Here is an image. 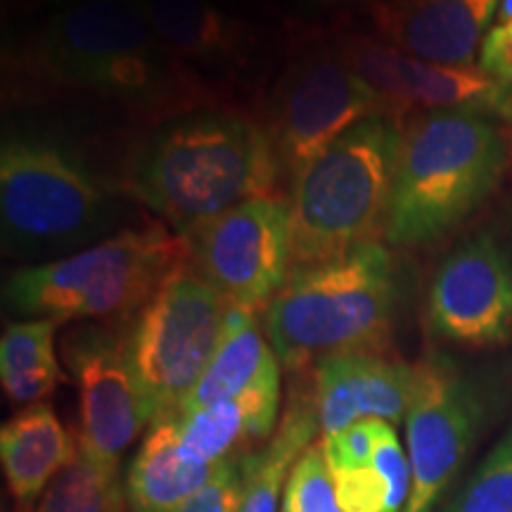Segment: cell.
<instances>
[{
	"instance_id": "6da1fadb",
	"label": "cell",
	"mask_w": 512,
	"mask_h": 512,
	"mask_svg": "<svg viewBox=\"0 0 512 512\" xmlns=\"http://www.w3.org/2000/svg\"><path fill=\"white\" fill-rule=\"evenodd\" d=\"M10 86L24 98L88 95L152 121L211 110L214 95L171 53L140 0H76L12 57Z\"/></svg>"
},
{
	"instance_id": "7a4b0ae2",
	"label": "cell",
	"mask_w": 512,
	"mask_h": 512,
	"mask_svg": "<svg viewBox=\"0 0 512 512\" xmlns=\"http://www.w3.org/2000/svg\"><path fill=\"white\" fill-rule=\"evenodd\" d=\"M280 178L266 126L211 107L150 133L131 164L128 192L185 238L242 202L275 197Z\"/></svg>"
},
{
	"instance_id": "3957f363",
	"label": "cell",
	"mask_w": 512,
	"mask_h": 512,
	"mask_svg": "<svg viewBox=\"0 0 512 512\" xmlns=\"http://www.w3.org/2000/svg\"><path fill=\"white\" fill-rule=\"evenodd\" d=\"M512 145L496 119L475 110H432L403 128L382 238L434 245L494 195Z\"/></svg>"
},
{
	"instance_id": "277c9868",
	"label": "cell",
	"mask_w": 512,
	"mask_h": 512,
	"mask_svg": "<svg viewBox=\"0 0 512 512\" xmlns=\"http://www.w3.org/2000/svg\"><path fill=\"white\" fill-rule=\"evenodd\" d=\"M396 309L394 259L370 242L330 264L290 271L261 323L280 363L299 373L337 354L387 356Z\"/></svg>"
},
{
	"instance_id": "5b68a950",
	"label": "cell",
	"mask_w": 512,
	"mask_h": 512,
	"mask_svg": "<svg viewBox=\"0 0 512 512\" xmlns=\"http://www.w3.org/2000/svg\"><path fill=\"white\" fill-rule=\"evenodd\" d=\"M401 119L377 114L339 136L292 185L290 271L342 259L384 233Z\"/></svg>"
},
{
	"instance_id": "8992f818",
	"label": "cell",
	"mask_w": 512,
	"mask_h": 512,
	"mask_svg": "<svg viewBox=\"0 0 512 512\" xmlns=\"http://www.w3.org/2000/svg\"><path fill=\"white\" fill-rule=\"evenodd\" d=\"M188 259V240L164 221H150L62 259L19 268L5 283V302L17 313L60 323L128 320Z\"/></svg>"
},
{
	"instance_id": "52a82bcc",
	"label": "cell",
	"mask_w": 512,
	"mask_h": 512,
	"mask_svg": "<svg viewBox=\"0 0 512 512\" xmlns=\"http://www.w3.org/2000/svg\"><path fill=\"white\" fill-rule=\"evenodd\" d=\"M0 219L5 249L55 256L100 242L117 200L62 147L12 138L0 150Z\"/></svg>"
},
{
	"instance_id": "ba28073f",
	"label": "cell",
	"mask_w": 512,
	"mask_h": 512,
	"mask_svg": "<svg viewBox=\"0 0 512 512\" xmlns=\"http://www.w3.org/2000/svg\"><path fill=\"white\" fill-rule=\"evenodd\" d=\"M230 304L188 266L171 275L126 328L128 356L155 420H178L214 361Z\"/></svg>"
},
{
	"instance_id": "9c48e42d",
	"label": "cell",
	"mask_w": 512,
	"mask_h": 512,
	"mask_svg": "<svg viewBox=\"0 0 512 512\" xmlns=\"http://www.w3.org/2000/svg\"><path fill=\"white\" fill-rule=\"evenodd\" d=\"M377 114L396 117L389 102L351 72L337 50L299 60L275 88L271 124L266 126L280 174L294 185L339 136Z\"/></svg>"
},
{
	"instance_id": "30bf717a",
	"label": "cell",
	"mask_w": 512,
	"mask_h": 512,
	"mask_svg": "<svg viewBox=\"0 0 512 512\" xmlns=\"http://www.w3.org/2000/svg\"><path fill=\"white\" fill-rule=\"evenodd\" d=\"M188 268L230 306L266 311L290 275V204L259 197L185 235Z\"/></svg>"
},
{
	"instance_id": "8fae6325",
	"label": "cell",
	"mask_w": 512,
	"mask_h": 512,
	"mask_svg": "<svg viewBox=\"0 0 512 512\" xmlns=\"http://www.w3.org/2000/svg\"><path fill=\"white\" fill-rule=\"evenodd\" d=\"M486 420L479 384L444 356L415 363V387L406 415L413 486L403 512H434L470 458Z\"/></svg>"
},
{
	"instance_id": "7c38bea8",
	"label": "cell",
	"mask_w": 512,
	"mask_h": 512,
	"mask_svg": "<svg viewBox=\"0 0 512 512\" xmlns=\"http://www.w3.org/2000/svg\"><path fill=\"white\" fill-rule=\"evenodd\" d=\"M64 361L79 389V451L105 465L152 425L155 411L128 356L126 330H74L64 339Z\"/></svg>"
},
{
	"instance_id": "4fadbf2b",
	"label": "cell",
	"mask_w": 512,
	"mask_h": 512,
	"mask_svg": "<svg viewBox=\"0 0 512 512\" xmlns=\"http://www.w3.org/2000/svg\"><path fill=\"white\" fill-rule=\"evenodd\" d=\"M432 332L458 347H501L512 337V249L482 233L453 249L427 292Z\"/></svg>"
},
{
	"instance_id": "5bb4252c",
	"label": "cell",
	"mask_w": 512,
	"mask_h": 512,
	"mask_svg": "<svg viewBox=\"0 0 512 512\" xmlns=\"http://www.w3.org/2000/svg\"><path fill=\"white\" fill-rule=\"evenodd\" d=\"M351 72L370 83L392 112L475 110L501 121L508 81H496L479 67H448L420 60L373 36H347L335 48Z\"/></svg>"
},
{
	"instance_id": "9a60e30c",
	"label": "cell",
	"mask_w": 512,
	"mask_h": 512,
	"mask_svg": "<svg viewBox=\"0 0 512 512\" xmlns=\"http://www.w3.org/2000/svg\"><path fill=\"white\" fill-rule=\"evenodd\" d=\"M503 0H375L377 36L420 60L475 67Z\"/></svg>"
},
{
	"instance_id": "2e32d148",
	"label": "cell",
	"mask_w": 512,
	"mask_h": 512,
	"mask_svg": "<svg viewBox=\"0 0 512 512\" xmlns=\"http://www.w3.org/2000/svg\"><path fill=\"white\" fill-rule=\"evenodd\" d=\"M415 387V363L382 354H337L313 366L320 434L347 430L358 420H406Z\"/></svg>"
},
{
	"instance_id": "e0dca14e",
	"label": "cell",
	"mask_w": 512,
	"mask_h": 512,
	"mask_svg": "<svg viewBox=\"0 0 512 512\" xmlns=\"http://www.w3.org/2000/svg\"><path fill=\"white\" fill-rule=\"evenodd\" d=\"M140 5L164 46L192 69H235L254 53L252 29L209 0H140Z\"/></svg>"
},
{
	"instance_id": "ac0fdd59",
	"label": "cell",
	"mask_w": 512,
	"mask_h": 512,
	"mask_svg": "<svg viewBox=\"0 0 512 512\" xmlns=\"http://www.w3.org/2000/svg\"><path fill=\"white\" fill-rule=\"evenodd\" d=\"M280 382L259 384L235 399L178 418V446L192 463H223L254 451L278 427Z\"/></svg>"
},
{
	"instance_id": "d6986e66",
	"label": "cell",
	"mask_w": 512,
	"mask_h": 512,
	"mask_svg": "<svg viewBox=\"0 0 512 512\" xmlns=\"http://www.w3.org/2000/svg\"><path fill=\"white\" fill-rule=\"evenodd\" d=\"M79 456V439L64 430L48 403H34L0 430V463L17 512L31 510L46 486Z\"/></svg>"
},
{
	"instance_id": "ffe728a7",
	"label": "cell",
	"mask_w": 512,
	"mask_h": 512,
	"mask_svg": "<svg viewBox=\"0 0 512 512\" xmlns=\"http://www.w3.org/2000/svg\"><path fill=\"white\" fill-rule=\"evenodd\" d=\"M221 463H192L178 446V420L152 422L143 446L126 472L131 512H178L204 489Z\"/></svg>"
},
{
	"instance_id": "44dd1931",
	"label": "cell",
	"mask_w": 512,
	"mask_h": 512,
	"mask_svg": "<svg viewBox=\"0 0 512 512\" xmlns=\"http://www.w3.org/2000/svg\"><path fill=\"white\" fill-rule=\"evenodd\" d=\"M271 382H280V358L268 342L264 323H259V313L230 306L221 347L190 394L181 418Z\"/></svg>"
},
{
	"instance_id": "7402d4cb",
	"label": "cell",
	"mask_w": 512,
	"mask_h": 512,
	"mask_svg": "<svg viewBox=\"0 0 512 512\" xmlns=\"http://www.w3.org/2000/svg\"><path fill=\"white\" fill-rule=\"evenodd\" d=\"M320 432L316 394L306 396L302 389L290 394L283 420L266 446L242 456L245 494L240 512H278V498L285 494L287 479L302 453Z\"/></svg>"
},
{
	"instance_id": "603a6c76",
	"label": "cell",
	"mask_w": 512,
	"mask_h": 512,
	"mask_svg": "<svg viewBox=\"0 0 512 512\" xmlns=\"http://www.w3.org/2000/svg\"><path fill=\"white\" fill-rule=\"evenodd\" d=\"M60 320L36 318L12 323L0 339V382L15 403H41L67 382L55 356Z\"/></svg>"
},
{
	"instance_id": "cb8c5ba5",
	"label": "cell",
	"mask_w": 512,
	"mask_h": 512,
	"mask_svg": "<svg viewBox=\"0 0 512 512\" xmlns=\"http://www.w3.org/2000/svg\"><path fill=\"white\" fill-rule=\"evenodd\" d=\"M126 489L119 465H105L79 451L57 472L29 512H124Z\"/></svg>"
},
{
	"instance_id": "d4e9b609",
	"label": "cell",
	"mask_w": 512,
	"mask_h": 512,
	"mask_svg": "<svg viewBox=\"0 0 512 512\" xmlns=\"http://www.w3.org/2000/svg\"><path fill=\"white\" fill-rule=\"evenodd\" d=\"M434 512H512V425L465 484Z\"/></svg>"
},
{
	"instance_id": "484cf974",
	"label": "cell",
	"mask_w": 512,
	"mask_h": 512,
	"mask_svg": "<svg viewBox=\"0 0 512 512\" xmlns=\"http://www.w3.org/2000/svg\"><path fill=\"white\" fill-rule=\"evenodd\" d=\"M283 501L297 512H342L337 501L335 479L325 460L323 444L316 441L302 453L287 479Z\"/></svg>"
},
{
	"instance_id": "4316f807",
	"label": "cell",
	"mask_w": 512,
	"mask_h": 512,
	"mask_svg": "<svg viewBox=\"0 0 512 512\" xmlns=\"http://www.w3.org/2000/svg\"><path fill=\"white\" fill-rule=\"evenodd\" d=\"M370 467H375V472L382 477L384 486H387V512L406 510L413 486L411 458H406V453H403L394 425L384 420H377L375 451Z\"/></svg>"
},
{
	"instance_id": "83f0119b",
	"label": "cell",
	"mask_w": 512,
	"mask_h": 512,
	"mask_svg": "<svg viewBox=\"0 0 512 512\" xmlns=\"http://www.w3.org/2000/svg\"><path fill=\"white\" fill-rule=\"evenodd\" d=\"M245 494L242 456L223 460L214 479L197 491L178 512H240Z\"/></svg>"
},
{
	"instance_id": "f1b7e54d",
	"label": "cell",
	"mask_w": 512,
	"mask_h": 512,
	"mask_svg": "<svg viewBox=\"0 0 512 512\" xmlns=\"http://www.w3.org/2000/svg\"><path fill=\"white\" fill-rule=\"evenodd\" d=\"M375 432L377 420H358L354 425H349L347 430L320 439L330 470L370 467L375 451Z\"/></svg>"
},
{
	"instance_id": "f546056e",
	"label": "cell",
	"mask_w": 512,
	"mask_h": 512,
	"mask_svg": "<svg viewBox=\"0 0 512 512\" xmlns=\"http://www.w3.org/2000/svg\"><path fill=\"white\" fill-rule=\"evenodd\" d=\"M342 512H387V486L375 467L332 470Z\"/></svg>"
},
{
	"instance_id": "4dcf8cb0",
	"label": "cell",
	"mask_w": 512,
	"mask_h": 512,
	"mask_svg": "<svg viewBox=\"0 0 512 512\" xmlns=\"http://www.w3.org/2000/svg\"><path fill=\"white\" fill-rule=\"evenodd\" d=\"M477 67L491 79L512 81V19L489 29L479 50Z\"/></svg>"
},
{
	"instance_id": "1f68e13d",
	"label": "cell",
	"mask_w": 512,
	"mask_h": 512,
	"mask_svg": "<svg viewBox=\"0 0 512 512\" xmlns=\"http://www.w3.org/2000/svg\"><path fill=\"white\" fill-rule=\"evenodd\" d=\"M508 19H512V0H503L498 8V22H508Z\"/></svg>"
},
{
	"instance_id": "d6a6232c",
	"label": "cell",
	"mask_w": 512,
	"mask_h": 512,
	"mask_svg": "<svg viewBox=\"0 0 512 512\" xmlns=\"http://www.w3.org/2000/svg\"><path fill=\"white\" fill-rule=\"evenodd\" d=\"M309 3H313V5H337V3H342V0H309Z\"/></svg>"
},
{
	"instance_id": "836d02e7",
	"label": "cell",
	"mask_w": 512,
	"mask_h": 512,
	"mask_svg": "<svg viewBox=\"0 0 512 512\" xmlns=\"http://www.w3.org/2000/svg\"><path fill=\"white\" fill-rule=\"evenodd\" d=\"M280 512H297V510H294L290 503H285V501H283V508H280Z\"/></svg>"
}]
</instances>
